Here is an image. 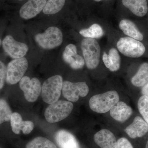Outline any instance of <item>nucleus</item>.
<instances>
[{"mask_svg": "<svg viewBox=\"0 0 148 148\" xmlns=\"http://www.w3.org/2000/svg\"><path fill=\"white\" fill-rule=\"evenodd\" d=\"M47 0H28L21 6L19 14L25 19L34 18L44 8Z\"/></svg>", "mask_w": 148, "mask_h": 148, "instance_id": "obj_11", "label": "nucleus"}, {"mask_svg": "<svg viewBox=\"0 0 148 148\" xmlns=\"http://www.w3.org/2000/svg\"><path fill=\"white\" fill-rule=\"evenodd\" d=\"M85 63L88 69L97 68L100 62L101 48L95 39L85 38L81 42Z\"/></svg>", "mask_w": 148, "mask_h": 148, "instance_id": "obj_4", "label": "nucleus"}, {"mask_svg": "<svg viewBox=\"0 0 148 148\" xmlns=\"http://www.w3.org/2000/svg\"><path fill=\"white\" fill-rule=\"evenodd\" d=\"M12 112L6 101L0 99V125L10 120Z\"/></svg>", "mask_w": 148, "mask_h": 148, "instance_id": "obj_24", "label": "nucleus"}, {"mask_svg": "<svg viewBox=\"0 0 148 148\" xmlns=\"http://www.w3.org/2000/svg\"><path fill=\"white\" fill-rule=\"evenodd\" d=\"M63 58L66 64H69L72 69L75 70L82 69L85 64L84 58L77 53L76 46L72 44L65 48Z\"/></svg>", "mask_w": 148, "mask_h": 148, "instance_id": "obj_12", "label": "nucleus"}, {"mask_svg": "<svg viewBox=\"0 0 148 148\" xmlns=\"http://www.w3.org/2000/svg\"><path fill=\"white\" fill-rule=\"evenodd\" d=\"M138 106L139 112L148 124V96H141L138 101Z\"/></svg>", "mask_w": 148, "mask_h": 148, "instance_id": "obj_26", "label": "nucleus"}, {"mask_svg": "<svg viewBox=\"0 0 148 148\" xmlns=\"http://www.w3.org/2000/svg\"><path fill=\"white\" fill-rule=\"evenodd\" d=\"M19 87L24 92L25 99L31 103L36 101L42 90L39 80L37 78L30 79L28 76L23 77L20 80Z\"/></svg>", "mask_w": 148, "mask_h": 148, "instance_id": "obj_9", "label": "nucleus"}, {"mask_svg": "<svg viewBox=\"0 0 148 148\" xmlns=\"http://www.w3.org/2000/svg\"><path fill=\"white\" fill-rule=\"evenodd\" d=\"M10 121L12 130L14 133L16 134H20L23 122L21 115L18 113H13L11 116Z\"/></svg>", "mask_w": 148, "mask_h": 148, "instance_id": "obj_25", "label": "nucleus"}, {"mask_svg": "<svg viewBox=\"0 0 148 148\" xmlns=\"http://www.w3.org/2000/svg\"><path fill=\"white\" fill-rule=\"evenodd\" d=\"M34 128V123L30 121H23L21 131L25 135H27L31 133Z\"/></svg>", "mask_w": 148, "mask_h": 148, "instance_id": "obj_28", "label": "nucleus"}, {"mask_svg": "<svg viewBox=\"0 0 148 148\" xmlns=\"http://www.w3.org/2000/svg\"><path fill=\"white\" fill-rule=\"evenodd\" d=\"M1 38H0V46L1 45Z\"/></svg>", "mask_w": 148, "mask_h": 148, "instance_id": "obj_33", "label": "nucleus"}, {"mask_svg": "<svg viewBox=\"0 0 148 148\" xmlns=\"http://www.w3.org/2000/svg\"><path fill=\"white\" fill-rule=\"evenodd\" d=\"M55 140L60 148H80L73 135L66 130H59L56 132Z\"/></svg>", "mask_w": 148, "mask_h": 148, "instance_id": "obj_17", "label": "nucleus"}, {"mask_svg": "<svg viewBox=\"0 0 148 148\" xmlns=\"http://www.w3.org/2000/svg\"><path fill=\"white\" fill-rule=\"evenodd\" d=\"M119 28L125 34L139 41L143 40L144 37L135 23L128 19H124L120 21Z\"/></svg>", "mask_w": 148, "mask_h": 148, "instance_id": "obj_19", "label": "nucleus"}, {"mask_svg": "<svg viewBox=\"0 0 148 148\" xmlns=\"http://www.w3.org/2000/svg\"><path fill=\"white\" fill-rule=\"evenodd\" d=\"M73 105L70 101H57L50 104L46 109L45 116L50 123L58 122L66 118L71 112Z\"/></svg>", "mask_w": 148, "mask_h": 148, "instance_id": "obj_3", "label": "nucleus"}, {"mask_svg": "<svg viewBox=\"0 0 148 148\" xmlns=\"http://www.w3.org/2000/svg\"><path fill=\"white\" fill-rule=\"evenodd\" d=\"M18 1H23V0H18Z\"/></svg>", "mask_w": 148, "mask_h": 148, "instance_id": "obj_34", "label": "nucleus"}, {"mask_svg": "<svg viewBox=\"0 0 148 148\" xmlns=\"http://www.w3.org/2000/svg\"><path fill=\"white\" fill-rule=\"evenodd\" d=\"M63 95L70 102L78 101L79 96H86L89 92V88L84 82H71L66 81L63 82L62 87Z\"/></svg>", "mask_w": 148, "mask_h": 148, "instance_id": "obj_8", "label": "nucleus"}, {"mask_svg": "<svg viewBox=\"0 0 148 148\" xmlns=\"http://www.w3.org/2000/svg\"><path fill=\"white\" fill-rule=\"evenodd\" d=\"M142 92L143 95L148 96V83L143 88Z\"/></svg>", "mask_w": 148, "mask_h": 148, "instance_id": "obj_30", "label": "nucleus"}, {"mask_svg": "<svg viewBox=\"0 0 148 148\" xmlns=\"http://www.w3.org/2000/svg\"><path fill=\"white\" fill-rule=\"evenodd\" d=\"M117 47L121 53L131 58H139L146 50L142 42L128 37L121 38L117 43Z\"/></svg>", "mask_w": 148, "mask_h": 148, "instance_id": "obj_6", "label": "nucleus"}, {"mask_svg": "<svg viewBox=\"0 0 148 148\" xmlns=\"http://www.w3.org/2000/svg\"><path fill=\"white\" fill-rule=\"evenodd\" d=\"M66 0H47L43 12L51 15L58 13L64 8Z\"/></svg>", "mask_w": 148, "mask_h": 148, "instance_id": "obj_21", "label": "nucleus"}, {"mask_svg": "<svg viewBox=\"0 0 148 148\" xmlns=\"http://www.w3.org/2000/svg\"><path fill=\"white\" fill-rule=\"evenodd\" d=\"M94 1L95 2H99L102 1H109V0H94Z\"/></svg>", "mask_w": 148, "mask_h": 148, "instance_id": "obj_31", "label": "nucleus"}, {"mask_svg": "<svg viewBox=\"0 0 148 148\" xmlns=\"http://www.w3.org/2000/svg\"><path fill=\"white\" fill-rule=\"evenodd\" d=\"M7 68L5 65L0 61V89H2L4 85L6 77Z\"/></svg>", "mask_w": 148, "mask_h": 148, "instance_id": "obj_27", "label": "nucleus"}, {"mask_svg": "<svg viewBox=\"0 0 148 148\" xmlns=\"http://www.w3.org/2000/svg\"><path fill=\"white\" fill-rule=\"evenodd\" d=\"M125 131L132 139L142 138L148 132V124L140 116H136Z\"/></svg>", "mask_w": 148, "mask_h": 148, "instance_id": "obj_13", "label": "nucleus"}, {"mask_svg": "<svg viewBox=\"0 0 148 148\" xmlns=\"http://www.w3.org/2000/svg\"><path fill=\"white\" fill-rule=\"evenodd\" d=\"M63 78L59 75L50 77L44 82L42 87V97L46 103L51 104L58 101L61 95Z\"/></svg>", "mask_w": 148, "mask_h": 148, "instance_id": "obj_2", "label": "nucleus"}, {"mask_svg": "<svg viewBox=\"0 0 148 148\" xmlns=\"http://www.w3.org/2000/svg\"><path fill=\"white\" fill-rule=\"evenodd\" d=\"M116 148H133V147L126 138H122L117 141Z\"/></svg>", "mask_w": 148, "mask_h": 148, "instance_id": "obj_29", "label": "nucleus"}, {"mask_svg": "<svg viewBox=\"0 0 148 148\" xmlns=\"http://www.w3.org/2000/svg\"><path fill=\"white\" fill-rule=\"evenodd\" d=\"M2 45L5 52L14 59L23 58L29 50V47L26 44L15 40L10 35L4 38Z\"/></svg>", "mask_w": 148, "mask_h": 148, "instance_id": "obj_10", "label": "nucleus"}, {"mask_svg": "<svg viewBox=\"0 0 148 148\" xmlns=\"http://www.w3.org/2000/svg\"><path fill=\"white\" fill-rule=\"evenodd\" d=\"M26 148H57L50 140L43 137H37L29 142Z\"/></svg>", "mask_w": 148, "mask_h": 148, "instance_id": "obj_23", "label": "nucleus"}, {"mask_svg": "<svg viewBox=\"0 0 148 148\" xmlns=\"http://www.w3.org/2000/svg\"><path fill=\"white\" fill-rule=\"evenodd\" d=\"M94 140L101 148H116V139L108 130L103 129L98 131L94 135Z\"/></svg>", "mask_w": 148, "mask_h": 148, "instance_id": "obj_14", "label": "nucleus"}, {"mask_svg": "<svg viewBox=\"0 0 148 148\" xmlns=\"http://www.w3.org/2000/svg\"><path fill=\"white\" fill-rule=\"evenodd\" d=\"M28 67L27 58L13 59L9 63L7 68V82L10 84H16L24 77Z\"/></svg>", "mask_w": 148, "mask_h": 148, "instance_id": "obj_7", "label": "nucleus"}, {"mask_svg": "<svg viewBox=\"0 0 148 148\" xmlns=\"http://www.w3.org/2000/svg\"><path fill=\"white\" fill-rule=\"evenodd\" d=\"M125 7L136 16L143 17L147 13V0H121Z\"/></svg>", "mask_w": 148, "mask_h": 148, "instance_id": "obj_15", "label": "nucleus"}, {"mask_svg": "<svg viewBox=\"0 0 148 148\" xmlns=\"http://www.w3.org/2000/svg\"><path fill=\"white\" fill-rule=\"evenodd\" d=\"M131 81L132 84L137 87L144 86L148 82V63H144L141 65Z\"/></svg>", "mask_w": 148, "mask_h": 148, "instance_id": "obj_20", "label": "nucleus"}, {"mask_svg": "<svg viewBox=\"0 0 148 148\" xmlns=\"http://www.w3.org/2000/svg\"><path fill=\"white\" fill-rule=\"evenodd\" d=\"M103 60L105 66L111 71H116L119 70L121 65V57L116 49H111L109 55L104 52Z\"/></svg>", "mask_w": 148, "mask_h": 148, "instance_id": "obj_18", "label": "nucleus"}, {"mask_svg": "<svg viewBox=\"0 0 148 148\" xmlns=\"http://www.w3.org/2000/svg\"><path fill=\"white\" fill-rule=\"evenodd\" d=\"M79 34L85 38H99L103 36L104 32L102 27L99 24H92L88 29L81 30Z\"/></svg>", "mask_w": 148, "mask_h": 148, "instance_id": "obj_22", "label": "nucleus"}, {"mask_svg": "<svg viewBox=\"0 0 148 148\" xmlns=\"http://www.w3.org/2000/svg\"><path fill=\"white\" fill-rule=\"evenodd\" d=\"M145 148H148V140L147 141V143L146 144L145 147Z\"/></svg>", "mask_w": 148, "mask_h": 148, "instance_id": "obj_32", "label": "nucleus"}, {"mask_svg": "<svg viewBox=\"0 0 148 148\" xmlns=\"http://www.w3.org/2000/svg\"><path fill=\"white\" fill-rule=\"evenodd\" d=\"M132 114V108L123 102H119L110 110L111 117L120 122L126 121Z\"/></svg>", "mask_w": 148, "mask_h": 148, "instance_id": "obj_16", "label": "nucleus"}, {"mask_svg": "<svg viewBox=\"0 0 148 148\" xmlns=\"http://www.w3.org/2000/svg\"><path fill=\"white\" fill-rule=\"evenodd\" d=\"M119 101L118 92L115 90H110L92 96L89 100V107L95 112L105 113L110 111Z\"/></svg>", "mask_w": 148, "mask_h": 148, "instance_id": "obj_1", "label": "nucleus"}, {"mask_svg": "<svg viewBox=\"0 0 148 148\" xmlns=\"http://www.w3.org/2000/svg\"><path fill=\"white\" fill-rule=\"evenodd\" d=\"M37 43L43 49H52L61 45L63 40V35L60 29L55 27H49L42 34L35 36Z\"/></svg>", "mask_w": 148, "mask_h": 148, "instance_id": "obj_5", "label": "nucleus"}]
</instances>
